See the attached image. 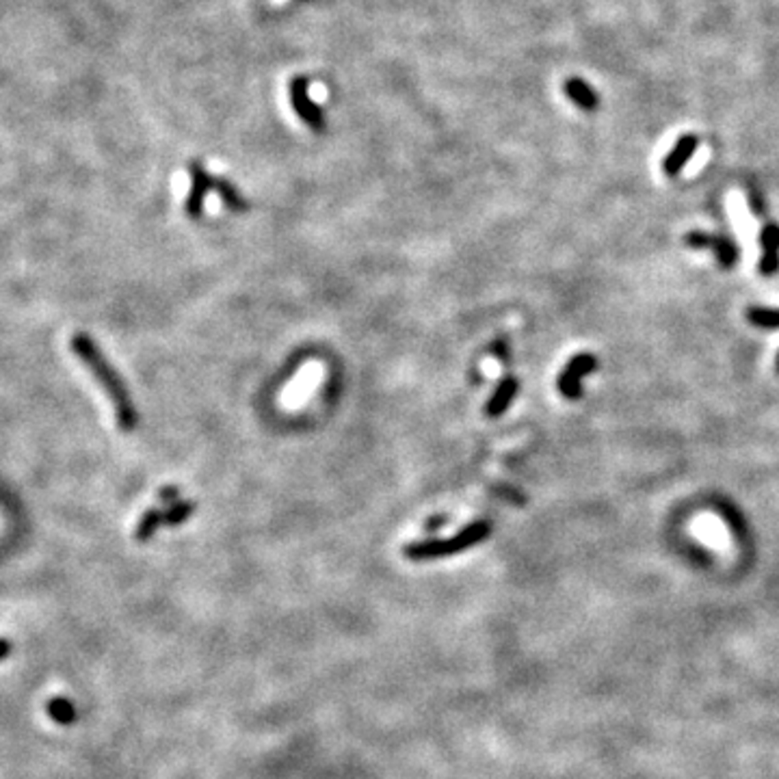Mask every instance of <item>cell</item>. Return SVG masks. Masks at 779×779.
Wrapping results in <instances>:
<instances>
[{
  "label": "cell",
  "instance_id": "obj_1",
  "mask_svg": "<svg viewBox=\"0 0 779 779\" xmlns=\"http://www.w3.org/2000/svg\"><path fill=\"white\" fill-rule=\"evenodd\" d=\"M72 353L80 360V364L94 375V379L98 381V386L106 392L111 405L115 409V420H118V427L130 433V431L137 429L139 424V411L134 408L133 399H130V392L126 388L124 379L119 377V372L113 369V364L109 362V357L104 355L103 349L95 345V340L87 333L76 332L70 340Z\"/></svg>",
  "mask_w": 779,
  "mask_h": 779
},
{
  "label": "cell",
  "instance_id": "obj_2",
  "mask_svg": "<svg viewBox=\"0 0 779 779\" xmlns=\"http://www.w3.org/2000/svg\"><path fill=\"white\" fill-rule=\"evenodd\" d=\"M492 533L490 522L477 520L472 524H468L466 529L459 531L457 535L448 537V539H424L416 541V544L405 546L403 554L409 561H433V559H444V556H454L463 550H470L474 546L483 544Z\"/></svg>",
  "mask_w": 779,
  "mask_h": 779
},
{
  "label": "cell",
  "instance_id": "obj_3",
  "mask_svg": "<svg viewBox=\"0 0 779 779\" xmlns=\"http://www.w3.org/2000/svg\"><path fill=\"white\" fill-rule=\"evenodd\" d=\"M308 87L309 82L306 76H294L288 85L290 104H293L294 113L302 118V122L306 124L308 128L317 130V133H323V130H325V118H323V111L314 104L312 98H309Z\"/></svg>",
  "mask_w": 779,
  "mask_h": 779
},
{
  "label": "cell",
  "instance_id": "obj_4",
  "mask_svg": "<svg viewBox=\"0 0 779 779\" xmlns=\"http://www.w3.org/2000/svg\"><path fill=\"white\" fill-rule=\"evenodd\" d=\"M188 173H191V191L187 195L185 212L191 219H200L202 212H204L206 195L210 191H215V178L197 161L188 164Z\"/></svg>",
  "mask_w": 779,
  "mask_h": 779
},
{
  "label": "cell",
  "instance_id": "obj_5",
  "mask_svg": "<svg viewBox=\"0 0 779 779\" xmlns=\"http://www.w3.org/2000/svg\"><path fill=\"white\" fill-rule=\"evenodd\" d=\"M595 357L589 355V353H580V355L572 357L565 366V370L559 375V390L561 394L568 396V399H580L583 390H580V379L589 372L595 370Z\"/></svg>",
  "mask_w": 779,
  "mask_h": 779
},
{
  "label": "cell",
  "instance_id": "obj_6",
  "mask_svg": "<svg viewBox=\"0 0 779 779\" xmlns=\"http://www.w3.org/2000/svg\"><path fill=\"white\" fill-rule=\"evenodd\" d=\"M686 245L695 247V249H713L723 269L734 267L738 260L737 245L729 239H725V236L706 234V232H691V234H686Z\"/></svg>",
  "mask_w": 779,
  "mask_h": 779
},
{
  "label": "cell",
  "instance_id": "obj_7",
  "mask_svg": "<svg viewBox=\"0 0 779 779\" xmlns=\"http://www.w3.org/2000/svg\"><path fill=\"white\" fill-rule=\"evenodd\" d=\"M760 247H762V258H760V273L773 275L779 269V225L768 224L762 227L760 234Z\"/></svg>",
  "mask_w": 779,
  "mask_h": 779
},
{
  "label": "cell",
  "instance_id": "obj_8",
  "mask_svg": "<svg viewBox=\"0 0 779 779\" xmlns=\"http://www.w3.org/2000/svg\"><path fill=\"white\" fill-rule=\"evenodd\" d=\"M517 392H520V381H517L513 375L502 377L496 392L492 394V399L487 401L485 414L490 416V418H500V416L511 408V403H513V399L517 396Z\"/></svg>",
  "mask_w": 779,
  "mask_h": 779
},
{
  "label": "cell",
  "instance_id": "obj_9",
  "mask_svg": "<svg viewBox=\"0 0 779 779\" xmlns=\"http://www.w3.org/2000/svg\"><path fill=\"white\" fill-rule=\"evenodd\" d=\"M698 143L699 141L695 134H684V137L674 145L669 157H667L665 163H662V169H665L667 176H677V173L682 172V167L691 161V157H693L695 149H698Z\"/></svg>",
  "mask_w": 779,
  "mask_h": 779
},
{
  "label": "cell",
  "instance_id": "obj_10",
  "mask_svg": "<svg viewBox=\"0 0 779 779\" xmlns=\"http://www.w3.org/2000/svg\"><path fill=\"white\" fill-rule=\"evenodd\" d=\"M565 94H568L569 100H574V103L584 111H595L600 104L598 94H595L587 82L580 79L565 80Z\"/></svg>",
  "mask_w": 779,
  "mask_h": 779
},
{
  "label": "cell",
  "instance_id": "obj_11",
  "mask_svg": "<svg viewBox=\"0 0 779 779\" xmlns=\"http://www.w3.org/2000/svg\"><path fill=\"white\" fill-rule=\"evenodd\" d=\"M215 191L217 195L221 197L227 210L232 212H247L249 210V202L245 200L243 195L239 193V188L232 185L230 180H224V178H217L215 180Z\"/></svg>",
  "mask_w": 779,
  "mask_h": 779
},
{
  "label": "cell",
  "instance_id": "obj_12",
  "mask_svg": "<svg viewBox=\"0 0 779 779\" xmlns=\"http://www.w3.org/2000/svg\"><path fill=\"white\" fill-rule=\"evenodd\" d=\"M161 526H164V511L163 509L145 511L141 516V520H139L137 529H134V539H137L139 544H145V541H149L154 535H157V531L161 529Z\"/></svg>",
  "mask_w": 779,
  "mask_h": 779
},
{
  "label": "cell",
  "instance_id": "obj_13",
  "mask_svg": "<svg viewBox=\"0 0 779 779\" xmlns=\"http://www.w3.org/2000/svg\"><path fill=\"white\" fill-rule=\"evenodd\" d=\"M48 714L59 725H70L76 721V706L65 698H55L48 701Z\"/></svg>",
  "mask_w": 779,
  "mask_h": 779
},
{
  "label": "cell",
  "instance_id": "obj_14",
  "mask_svg": "<svg viewBox=\"0 0 779 779\" xmlns=\"http://www.w3.org/2000/svg\"><path fill=\"white\" fill-rule=\"evenodd\" d=\"M193 513H195V502L193 500L173 502V505H169L167 511H164V524L167 526L185 524Z\"/></svg>",
  "mask_w": 779,
  "mask_h": 779
},
{
  "label": "cell",
  "instance_id": "obj_15",
  "mask_svg": "<svg viewBox=\"0 0 779 779\" xmlns=\"http://www.w3.org/2000/svg\"><path fill=\"white\" fill-rule=\"evenodd\" d=\"M747 318L752 325L762 327V329L779 327V309H773V308H752L747 312Z\"/></svg>",
  "mask_w": 779,
  "mask_h": 779
},
{
  "label": "cell",
  "instance_id": "obj_16",
  "mask_svg": "<svg viewBox=\"0 0 779 779\" xmlns=\"http://www.w3.org/2000/svg\"><path fill=\"white\" fill-rule=\"evenodd\" d=\"M158 496H161V500L167 502V505H173V502L180 500V498H178V490L173 485L164 487V490H161V493H158Z\"/></svg>",
  "mask_w": 779,
  "mask_h": 779
},
{
  "label": "cell",
  "instance_id": "obj_17",
  "mask_svg": "<svg viewBox=\"0 0 779 779\" xmlns=\"http://www.w3.org/2000/svg\"><path fill=\"white\" fill-rule=\"evenodd\" d=\"M493 353H496L498 357H500V360H509V349H507V342H498L496 347H493Z\"/></svg>",
  "mask_w": 779,
  "mask_h": 779
},
{
  "label": "cell",
  "instance_id": "obj_18",
  "mask_svg": "<svg viewBox=\"0 0 779 779\" xmlns=\"http://www.w3.org/2000/svg\"><path fill=\"white\" fill-rule=\"evenodd\" d=\"M9 652H11V645H9V641H7V638H0V661H3V658H7Z\"/></svg>",
  "mask_w": 779,
  "mask_h": 779
},
{
  "label": "cell",
  "instance_id": "obj_19",
  "mask_svg": "<svg viewBox=\"0 0 779 779\" xmlns=\"http://www.w3.org/2000/svg\"><path fill=\"white\" fill-rule=\"evenodd\" d=\"M444 524V517H435V522H429L427 524V529L431 531V529H439V526Z\"/></svg>",
  "mask_w": 779,
  "mask_h": 779
},
{
  "label": "cell",
  "instance_id": "obj_20",
  "mask_svg": "<svg viewBox=\"0 0 779 779\" xmlns=\"http://www.w3.org/2000/svg\"><path fill=\"white\" fill-rule=\"evenodd\" d=\"M777 369H779V357H777Z\"/></svg>",
  "mask_w": 779,
  "mask_h": 779
}]
</instances>
